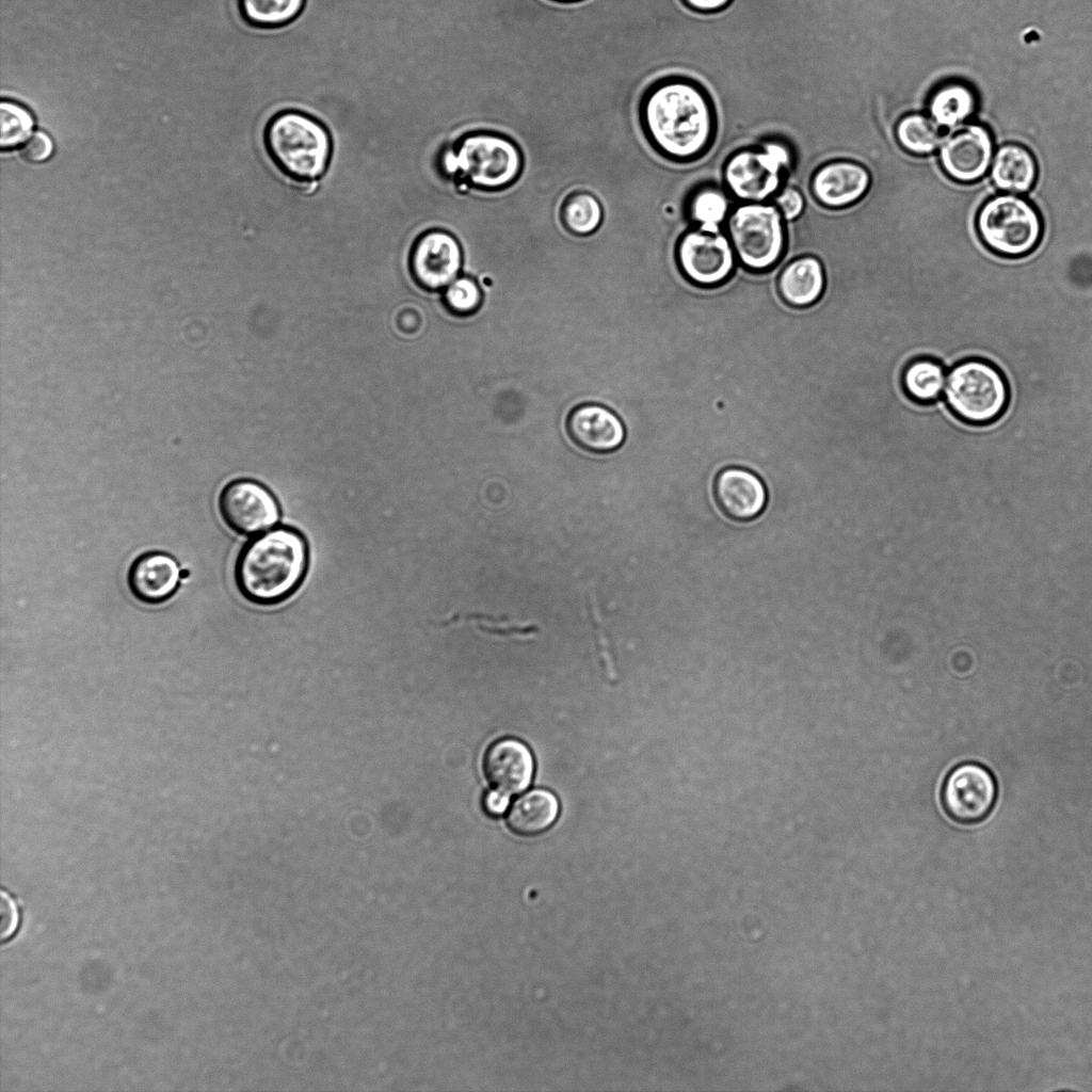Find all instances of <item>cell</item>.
<instances>
[{
  "label": "cell",
  "mask_w": 1092,
  "mask_h": 1092,
  "mask_svg": "<svg viewBox=\"0 0 1092 1092\" xmlns=\"http://www.w3.org/2000/svg\"><path fill=\"white\" fill-rule=\"evenodd\" d=\"M681 2L697 13L711 14L723 11L733 0H681Z\"/></svg>",
  "instance_id": "obj_35"
},
{
  "label": "cell",
  "mask_w": 1092,
  "mask_h": 1092,
  "mask_svg": "<svg viewBox=\"0 0 1092 1092\" xmlns=\"http://www.w3.org/2000/svg\"><path fill=\"white\" fill-rule=\"evenodd\" d=\"M677 259L687 278L708 287L724 282L730 275L735 252L725 235L694 229L686 232L678 242Z\"/></svg>",
  "instance_id": "obj_12"
},
{
  "label": "cell",
  "mask_w": 1092,
  "mask_h": 1092,
  "mask_svg": "<svg viewBox=\"0 0 1092 1092\" xmlns=\"http://www.w3.org/2000/svg\"><path fill=\"white\" fill-rule=\"evenodd\" d=\"M771 202L777 207L785 222L799 219L806 206L804 194L789 184H784Z\"/></svg>",
  "instance_id": "obj_31"
},
{
  "label": "cell",
  "mask_w": 1092,
  "mask_h": 1092,
  "mask_svg": "<svg viewBox=\"0 0 1092 1092\" xmlns=\"http://www.w3.org/2000/svg\"><path fill=\"white\" fill-rule=\"evenodd\" d=\"M306 0H240L246 23L258 29L284 27L302 13Z\"/></svg>",
  "instance_id": "obj_26"
},
{
  "label": "cell",
  "mask_w": 1092,
  "mask_h": 1092,
  "mask_svg": "<svg viewBox=\"0 0 1092 1092\" xmlns=\"http://www.w3.org/2000/svg\"><path fill=\"white\" fill-rule=\"evenodd\" d=\"M604 210L598 198L588 191L569 193L562 202L560 219L571 234L589 236L601 224Z\"/></svg>",
  "instance_id": "obj_25"
},
{
  "label": "cell",
  "mask_w": 1092,
  "mask_h": 1092,
  "mask_svg": "<svg viewBox=\"0 0 1092 1092\" xmlns=\"http://www.w3.org/2000/svg\"><path fill=\"white\" fill-rule=\"evenodd\" d=\"M713 495L721 511L737 521L757 517L767 502V492L761 480L740 467L725 468L718 473Z\"/></svg>",
  "instance_id": "obj_16"
},
{
  "label": "cell",
  "mask_w": 1092,
  "mask_h": 1092,
  "mask_svg": "<svg viewBox=\"0 0 1092 1092\" xmlns=\"http://www.w3.org/2000/svg\"><path fill=\"white\" fill-rule=\"evenodd\" d=\"M941 797L945 812L953 821L976 824L992 812L997 799V783L986 767L963 762L946 776Z\"/></svg>",
  "instance_id": "obj_9"
},
{
  "label": "cell",
  "mask_w": 1092,
  "mask_h": 1092,
  "mask_svg": "<svg viewBox=\"0 0 1092 1092\" xmlns=\"http://www.w3.org/2000/svg\"><path fill=\"white\" fill-rule=\"evenodd\" d=\"M20 924V914L14 898L5 890L1 892L0 931L2 943L13 938Z\"/></svg>",
  "instance_id": "obj_32"
},
{
  "label": "cell",
  "mask_w": 1092,
  "mask_h": 1092,
  "mask_svg": "<svg viewBox=\"0 0 1092 1092\" xmlns=\"http://www.w3.org/2000/svg\"><path fill=\"white\" fill-rule=\"evenodd\" d=\"M444 301L446 307L452 314L468 316L480 308L482 292L473 278L468 276L456 277L446 287Z\"/></svg>",
  "instance_id": "obj_29"
},
{
  "label": "cell",
  "mask_w": 1092,
  "mask_h": 1092,
  "mask_svg": "<svg viewBox=\"0 0 1092 1092\" xmlns=\"http://www.w3.org/2000/svg\"><path fill=\"white\" fill-rule=\"evenodd\" d=\"M484 773L488 782L507 793H517L530 784L534 761L521 741L505 738L494 742L485 753Z\"/></svg>",
  "instance_id": "obj_18"
},
{
  "label": "cell",
  "mask_w": 1092,
  "mask_h": 1092,
  "mask_svg": "<svg viewBox=\"0 0 1092 1092\" xmlns=\"http://www.w3.org/2000/svg\"><path fill=\"white\" fill-rule=\"evenodd\" d=\"M638 114L648 145L665 160H697L714 142L718 117L713 101L691 78L670 74L653 81L640 97Z\"/></svg>",
  "instance_id": "obj_1"
},
{
  "label": "cell",
  "mask_w": 1092,
  "mask_h": 1092,
  "mask_svg": "<svg viewBox=\"0 0 1092 1092\" xmlns=\"http://www.w3.org/2000/svg\"><path fill=\"white\" fill-rule=\"evenodd\" d=\"M737 204L724 186L706 183L695 189L688 200L689 220L697 229L717 234Z\"/></svg>",
  "instance_id": "obj_23"
},
{
  "label": "cell",
  "mask_w": 1092,
  "mask_h": 1092,
  "mask_svg": "<svg viewBox=\"0 0 1092 1092\" xmlns=\"http://www.w3.org/2000/svg\"><path fill=\"white\" fill-rule=\"evenodd\" d=\"M566 431L579 448L596 454L617 450L626 436L619 416L599 404L575 407L566 419Z\"/></svg>",
  "instance_id": "obj_15"
},
{
  "label": "cell",
  "mask_w": 1092,
  "mask_h": 1092,
  "mask_svg": "<svg viewBox=\"0 0 1092 1092\" xmlns=\"http://www.w3.org/2000/svg\"><path fill=\"white\" fill-rule=\"evenodd\" d=\"M33 117L23 107L2 101L0 105V145L11 149L23 143L33 129Z\"/></svg>",
  "instance_id": "obj_28"
},
{
  "label": "cell",
  "mask_w": 1092,
  "mask_h": 1092,
  "mask_svg": "<svg viewBox=\"0 0 1092 1092\" xmlns=\"http://www.w3.org/2000/svg\"><path fill=\"white\" fill-rule=\"evenodd\" d=\"M263 145L275 168L298 186L316 183L326 173L333 152L327 128L302 111L284 110L267 122Z\"/></svg>",
  "instance_id": "obj_3"
},
{
  "label": "cell",
  "mask_w": 1092,
  "mask_h": 1092,
  "mask_svg": "<svg viewBox=\"0 0 1092 1092\" xmlns=\"http://www.w3.org/2000/svg\"><path fill=\"white\" fill-rule=\"evenodd\" d=\"M792 162V149L784 139H765L728 157L723 167L724 188L737 203L771 202Z\"/></svg>",
  "instance_id": "obj_5"
},
{
  "label": "cell",
  "mask_w": 1092,
  "mask_h": 1092,
  "mask_svg": "<svg viewBox=\"0 0 1092 1092\" xmlns=\"http://www.w3.org/2000/svg\"><path fill=\"white\" fill-rule=\"evenodd\" d=\"M219 510L225 524L243 535L266 531L279 519L275 497L266 486L250 479L227 483L219 496Z\"/></svg>",
  "instance_id": "obj_10"
},
{
  "label": "cell",
  "mask_w": 1092,
  "mask_h": 1092,
  "mask_svg": "<svg viewBox=\"0 0 1092 1092\" xmlns=\"http://www.w3.org/2000/svg\"><path fill=\"white\" fill-rule=\"evenodd\" d=\"M1038 165L1031 151L1017 143H1006L994 154L991 178L1000 191L1018 194L1028 192L1034 184Z\"/></svg>",
  "instance_id": "obj_19"
},
{
  "label": "cell",
  "mask_w": 1092,
  "mask_h": 1092,
  "mask_svg": "<svg viewBox=\"0 0 1092 1092\" xmlns=\"http://www.w3.org/2000/svg\"><path fill=\"white\" fill-rule=\"evenodd\" d=\"M978 98L975 91L961 81H948L938 85L928 100L929 116L940 126L948 129L959 127L975 114Z\"/></svg>",
  "instance_id": "obj_22"
},
{
  "label": "cell",
  "mask_w": 1092,
  "mask_h": 1092,
  "mask_svg": "<svg viewBox=\"0 0 1092 1092\" xmlns=\"http://www.w3.org/2000/svg\"><path fill=\"white\" fill-rule=\"evenodd\" d=\"M945 381L946 375L942 364L928 357L910 362L901 378L902 387L908 397L920 404L936 401L944 390Z\"/></svg>",
  "instance_id": "obj_24"
},
{
  "label": "cell",
  "mask_w": 1092,
  "mask_h": 1092,
  "mask_svg": "<svg viewBox=\"0 0 1092 1092\" xmlns=\"http://www.w3.org/2000/svg\"><path fill=\"white\" fill-rule=\"evenodd\" d=\"M550 1H552V2H557V3H565V4H568V3H577V2H581V1H584V0H550Z\"/></svg>",
  "instance_id": "obj_36"
},
{
  "label": "cell",
  "mask_w": 1092,
  "mask_h": 1092,
  "mask_svg": "<svg viewBox=\"0 0 1092 1092\" xmlns=\"http://www.w3.org/2000/svg\"><path fill=\"white\" fill-rule=\"evenodd\" d=\"M558 814L557 798L550 791L533 789L514 802L507 816V823L517 835L534 836L549 829Z\"/></svg>",
  "instance_id": "obj_21"
},
{
  "label": "cell",
  "mask_w": 1092,
  "mask_h": 1092,
  "mask_svg": "<svg viewBox=\"0 0 1092 1092\" xmlns=\"http://www.w3.org/2000/svg\"><path fill=\"white\" fill-rule=\"evenodd\" d=\"M785 221L772 202L737 203L726 223L729 241L748 269L764 271L774 266L785 246Z\"/></svg>",
  "instance_id": "obj_8"
},
{
  "label": "cell",
  "mask_w": 1092,
  "mask_h": 1092,
  "mask_svg": "<svg viewBox=\"0 0 1092 1092\" xmlns=\"http://www.w3.org/2000/svg\"><path fill=\"white\" fill-rule=\"evenodd\" d=\"M524 162L515 141L487 130L464 133L441 156L446 176L457 184L484 192L512 187L523 174Z\"/></svg>",
  "instance_id": "obj_4"
},
{
  "label": "cell",
  "mask_w": 1092,
  "mask_h": 1092,
  "mask_svg": "<svg viewBox=\"0 0 1092 1092\" xmlns=\"http://www.w3.org/2000/svg\"><path fill=\"white\" fill-rule=\"evenodd\" d=\"M944 397L963 422L976 425L997 420L1009 403V386L1000 370L987 360L969 358L946 375Z\"/></svg>",
  "instance_id": "obj_7"
},
{
  "label": "cell",
  "mask_w": 1092,
  "mask_h": 1092,
  "mask_svg": "<svg viewBox=\"0 0 1092 1092\" xmlns=\"http://www.w3.org/2000/svg\"><path fill=\"white\" fill-rule=\"evenodd\" d=\"M181 569L177 561L162 551L139 556L129 567L127 583L131 594L144 604L167 600L178 589Z\"/></svg>",
  "instance_id": "obj_17"
},
{
  "label": "cell",
  "mask_w": 1092,
  "mask_h": 1092,
  "mask_svg": "<svg viewBox=\"0 0 1092 1092\" xmlns=\"http://www.w3.org/2000/svg\"><path fill=\"white\" fill-rule=\"evenodd\" d=\"M462 258L456 239L447 231L434 229L417 240L411 255V271L421 287L438 290L457 277Z\"/></svg>",
  "instance_id": "obj_13"
},
{
  "label": "cell",
  "mask_w": 1092,
  "mask_h": 1092,
  "mask_svg": "<svg viewBox=\"0 0 1092 1092\" xmlns=\"http://www.w3.org/2000/svg\"><path fill=\"white\" fill-rule=\"evenodd\" d=\"M509 805V793L499 789L489 790L484 794L483 807L491 816L503 814Z\"/></svg>",
  "instance_id": "obj_34"
},
{
  "label": "cell",
  "mask_w": 1092,
  "mask_h": 1092,
  "mask_svg": "<svg viewBox=\"0 0 1092 1092\" xmlns=\"http://www.w3.org/2000/svg\"><path fill=\"white\" fill-rule=\"evenodd\" d=\"M308 566V547L292 528L263 532L241 549L235 579L242 596L258 605H272L289 597L301 584Z\"/></svg>",
  "instance_id": "obj_2"
},
{
  "label": "cell",
  "mask_w": 1092,
  "mask_h": 1092,
  "mask_svg": "<svg viewBox=\"0 0 1092 1092\" xmlns=\"http://www.w3.org/2000/svg\"><path fill=\"white\" fill-rule=\"evenodd\" d=\"M53 151V143L45 132H34L21 145L20 155L30 162H43Z\"/></svg>",
  "instance_id": "obj_33"
},
{
  "label": "cell",
  "mask_w": 1092,
  "mask_h": 1092,
  "mask_svg": "<svg viewBox=\"0 0 1092 1092\" xmlns=\"http://www.w3.org/2000/svg\"><path fill=\"white\" fill-rule=\"evenodd\" d=\"M976 229L982 244L993 254L1021 258L1040 244L1043 222L1026 198L1003 193L983 203L976 216Z\"/></svg>",
  "instance_id": "obj_6"
},
{
  "label": "cell",
  "mask_w": 1092,
  "mask_h": 1092,
  "mask_svg": "<svg viewBox=\"0 0 1092 1092\" xmlns=\"http://www.w3.org/2000/svg\"><path fill=\"white\" fill-rule=\"evenodd\" d=\"M467 620L477 625L481 630L500 636H531L535 628L530 626L515 625L510 620L495 617L484 614H470Z\"/></svg>",
  "instance_id": "obj_30"
},
{
  "label": "cell",
  "mask_w": 1092,
  "mask_h": 1092,
  "mask_svg": "<svg viewBox=\"0 0 1092 1092\" xmlns=\"http://www.w3.org/2000/svg\"><path fill=\"white\" fill-rule=\"evenodd\" d=\"M824 271L813 256L790 261L781 272L777 288L781 298L790 306L806 307L816 303L824 290Z\"/></svg>",
  "instance_id": "obj_20"
},
{
  "label": "cell",
  "mask_w": 1092,
  "mask_h": 1092,
  "mask_svg": "<svg viewBox=\"0 0 1092 1092\" xmlns=\"http://www.w3.org/2000/svg\"><path fill=\"white\" fill-rule=\"evenodd\" d=\"M871 186V174L851 159H833L812 174L809 189L814 198L829 209H844L862 200Z\"/></svg>",
  "instance_id": "obj_14"
},
{
  "label": "cell",
  "mask_w": 1092,
  "mask_h": 1092,
  "mask_svg": "<svg viewBox=\"0 0 1092 1092\" xmlns=\"http://www.w3.org/2000/svg\"><path fill=\"white\" fill-rule=\"evenodd\" d=\"M895 135L903 149L918 156L933 152L943 138L940 126L921 113L903 115L896 125Z\"/></svg>",
  "instance_id": "obj_27"
},
{
  "label": "cell",
  "mask_w": 1092,
  "mask_h": 1092,
  "mask_svg": "<svg viewBox=\"0 0 1092 1092\" xmlns=\"http://www.w3.org/2000/svg\"><path fill=\"white\" fill-rule=\"evenodd\" d=\"M942 168L954 181L970 183L991 167L994 143L991 132L980 124H964L950 129L938 146Z\"/></svg>",
  "instance_id": "obj_11"
}]
</instances>
